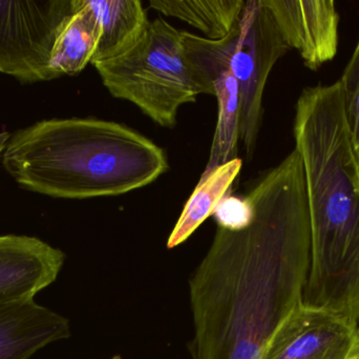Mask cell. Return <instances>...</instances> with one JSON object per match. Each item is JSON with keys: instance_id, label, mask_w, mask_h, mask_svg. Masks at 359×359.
I'll list each match as a JSON object with an SVG mask.
<instances>
[{"instance_id": "cell-1", "label": "cell", "mask_w": 359, "mask_h": 359, "mask_svg": "<svg viewBox=\"0 0 359 359\" xmlns=\"http://www.w3.org/2000/svg\"><path fill=\"white\" fill-rule=\"evenodd\" d=\"M245 197L253 210L240 231L217 228L189 280L191 359H259L282 322L303 303L310 218L297 150Z\"/></svg>"}, {"instance_id": "cell-10", "label": "cell", "mask_w": 359, "mask_h": 359, "mask_svg": "<svg viewBox=\"0 0 359 359\" xmlns=\"http://www.w3.org/2000/svg\"><path fill=\"white\" fill-rule=\"evenodd\" d=\"M69 337V320L34 299L0 305V359H29Z\"/></svg>"}, {"instance_id": "cell-9", "label": "cell", "mask_w": 359, "mask_h": 359, "mask_svg": "<svg viewBox=\"0 0 359 359\" xmlns=\"http://www.w3.org/2000/svg\"><path fill=\"white\" fill-rule=\"evenodd\" d=\"M65 254L37 237L0 235V305L34 299L58 278Z\"/></svg>"}, {"instance_id": "cell-7", "label": "cell", "mask_w": 359, "mask_h": 359, "mask_svg": "<svg viewBox=\"0 0 359 359\" xmlns=\"http://www.w3.org/2000/svg\"><path fill=\"white\" fill-rule=\"evenodd\" d=\"M359 347V327L303 303L282 322L259 359H349Z\"/></svg>"}, {"instance_id": "cell-16", "label": "cell", "mask_w": 359, "mask_h": 359, "mask_svg": "<svg viewBox=\"0 0 359 359\" xmlns=\"http://www.w3.org/2000/svg\"><path fill=\"white\" fill-rule=\"evenodd\" d=\"M219 228L229 231H240L250 225L253 210L246 197L226 195L217 204L213 212Z\"/></svg>"}, {"instance_id": "cell-14", "label": "cell", "mask_w": 359, "mask_h": 359, "mask_svg": "<svg viewBox=\"0 0 359 359\" xmlns=\"http://www.w3.org/2000/svg\"><path fill=\"white\" fill-rule=\"evenodd\" d=\"M244 0H151L149 6L200 30L203 37H226L244 10Z\"/></svg>"}, {"instance_id": "cell-18", "label": "cell", "mask_w": 359, "mask_h": 359, "mask_svg": "<svg viewBox=\"0 0 359 359\" xmlns=\"http://www.w3.org/2000/svg\"><path fill=\"white\" fill-rule=\"evenodd\" d=\"M341 82L346 93L351 92L359 84V39L355 51L344 72Z\"/></svg>"}, {"instance_id": "cell-19", "label": "cell", "mask_w": 359, "mask_h": 359, "mask_svg": "<svg viewBox=\"0 0 359 359\" xmlns=\"http://www.w3.org/2000/svg\"><path fill=\"white\" fill-rule=\"evenodd\" d=\"M11 134L8 132L0 133V158L2 157L4 149H6V145H8V139H10Z\"/></svg>"}, {"instance_id": "cell-8", "label": "cell", "mask_w": 359, "mask_h": 359, "mask_svg": "<svg viewBox=\"0 0 359 359\" xmlns=\"http://www.w3.org/2000/svg\"><path fill=\"white\" fill-rule=\"evenodd\" d=\"M289 48L309 69L334 58L339 48V14L332 0H263Z\"/></svg>"}, {"instance_id": "cell-6", "label": "cell", "mask_w": 359, "mask_h": 359, "mask_svg": "<svg viewBox=\"0 0 359 359\" xmlns=\"http://www.w3.org/2000/svg\"><path fill=\"white\" fill-rule=\"evenodd\" d=\"M73 13V0L0 1V73L23 84L56 79L53 46Z\"/></svg>"}, {"instance_id": "cell-5", "label": "cell", "mask_w": 359, "mask_h": 359, "mask_svg": "<svg viewBox=\"0 0 359 359\" xmlns=\"http://www.w3.org/2000/svg\"><path fill=\"white\" fill-rule=\"evenodd\" d=\"M181 32L165 19H156L128 52L93 65L111 96L134 103L163 128H174L180 107L203 94Z\"/></svg>"}, {"instance_id": "cell-15", "label": "cell", "mask_w": 359, "mask_h": 359, "mask_svg": "<svg viewBox=\"0 0 359 359\" xmlns=\"http://www.w3.org/2000/svg\"><path fill=\"white\" fill-rule=\"evenodd\" d=\"M209 86L211 94L217 97V122L205 171L238 158L240 141L241 103L238 81L230 72L222 71L211 78Z\"/></svg>"}, {"instance_id": "cell-21", "label": "cell", "mask_w": 359, "mask_h": 359, "mask_svg": "<svg viewBox=\"0 0 359 359\" xmlns=\"http://www.w3.org/2000/svg\"><path fill=\"white\" fill-rule=\"evenodd\" d=\"M111 359H121V358H120L119 355H116V356H114V358H111Z\"/></svg>"}, {"instance_id": "cell-13", "label": "cell", "mask_w": 359, "mask_h": 359, "mask_svg": "<svg viewBox=\"0 0 359 359\" xmlns=\"http://www.w3.org/2000/svg\"><path fill=\"white\" fill-rule=\"evenodd\" d=\"M242 166V159L236 158L204 171L170 233L168 249L176 248L185 242L208 217L212 216L219 202L229 194Z\"/></svg>"}, {"instance_id": "cell-17", "label": "cell", "mask_w": 359, "mask_h": 359, "mask_svg": "<svg viewBox=\"0 0 359 359\" xmlns=\"http://www.w3.org/2000/svg\"><path fill=\"white\" fill-rule=\"evenodd\" d=\"M346 113L350 136L359 159V84L351 92L346 93Z\"/></svg>"}, {"instance_id": "cell-3", "label": "cell", "mask_w": 359, "mask_h": 359, "mask_svg": "<svg viewBox=\"0 0 359 359\" xmlns=\"http://www.w3.org/2000/svg\"><path fill=\"white\" fill-rule=\"evenodd\" d=\"M6 172L27 191L55 198L117 196L168 171L161 148L133 129L97 118H52L11 135Z\"/></svg>"}, {"instance_id": "cell-20", "label": "cell", "mask_w": 359, "mask_h": 359, "mask_svg": "<svg viewBox=\"0 0 359 359\" xmlns=\"http://www.w3.org/2000/svg\"><path fill=\"white\" fill-rule=\"evenodd\" d=\"M349 359H359V347L358 348V350H356V351L350 356Z\"/></svg>"}, {"instance_id": "cell-4", "label": "cell", "mask_w": 359, "mask_h": 359, "mask_svg": "<svg viewBox=\"0 0 359 359\" xmlns=\"http://www.w3.org/2000/svg\"><path fill=\"white\" fill-rule=\"evenodd\" d=\"M186 59L203 94L211 95L209 81L228 71L240 90V141L249 159L257 147L263 120V96L270 72L288 44L263 0H249L238 22L226 37L210 40L181 32Z\"/></svg>"}, {"instance_id": "cell-2", "label": "cell", "mask_w": 359, "mask_h": 359, "mask_svg": "<svg viewBox=\"0 0 359 359\" xmlns=\"http://www.w3.org/2000/svg\"><path fill=\"white\" fill-rule=\"evenodd\" d=\"M294 138L303 162L310 218L303 303L359 327V159L341 80L302 92Z\"/></svg>"}, {"instance_id": "cell-12", "label": "cell", "mask_w": 359, "mask_h": 359, "mask_svg": "<svg viewBox=\"0 0 359 359\" xmlns=\"http://www.w3.org/2000/svg\"><path fill=\"white\" fill-rule=\"evenodd\" d=\"M74 13L65 20L53 46L50 69L57 78L74 76L92 63L100 29L86 0H73Z\"/></svg>"}, {"instance_id": "cell-11", "label": "cell", "mask_w": 359, "mask_h": 359, "mask_svg": "<svg viewBox=\"0 0 359 359\" xmlns=\"http://www.w3.org/2000/svg\"><path fill=\"white\" fill-rule=\"evenodd\" d=\"M100 29L92 65L128 52L147 31V12L140 0H86Z\"/></svg>"}]
</instances>
